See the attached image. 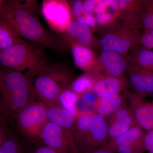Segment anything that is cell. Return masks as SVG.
Instances as JSON below:
<instances>
[{
  "mask_svg": "<svg viewBox=\"0 0 153 153\" xmlns=\"http://www.w3.org/2000/svg\"><path fill=\"white\" fill-rule=\"evenodd\" d=\"M129 85L134 93L145 97L153 95V71L138 66L128 57L126 72Z\"/></svg>",
  "mask_w": 153,
  "mask_h": 153,
  "instance_id": "30bf717a",
  "label": "cell"
},
{
  "mask_svg": "<svg viewBox=\"0 0 153 153\" xmlns=\"http://www.w3.org/2000/svg\"><path fill=\"white\" fill-rule=\"evenodd\" d=\"M96 79L93 92L97 97H105L126 91L129 87L125 76H115L100 74Z\"/></svg>",
  "mask_w": 153,
  "mask_h": 153,
  "instance_id": "9a60e30c",
  "label": "cell"
},
{
  "mask_svg": "<svg viewBox=\"0 0 153 153\" xmlns=\"http://www.w3.org/2000/svg\"><path fill=\"white\" fill-rule=\"evenodd\" d=\"M148 31H149V33H150L151 34H152V36H153V30H148Z\"/></svg>",
  "mask_w": 153,
  "mask_h": 153,
  "instance_id": "d590c367",
  "label": "cell"
},
{
  "mask_svg": "<svg viewBox=\"0 0 153 153\" xmlns=\"http://www.w3.org/2000/svg\"><path fill=\"white\" fill-rule=\"evenodd\" d=\"M124 94H117L105 97H97L95 105L96 112L103 117H111L126 103Z\"/></svg>",
  "mask_w": 153,
  "mask_h": 153,
  "instance_id": "ffe728a7",
  "label": "cell"
},
{
  "mask_svg": "<svg viewBox=\"0 0 153 153\" xmlns=\"http://www.w3.org/2000/svg\"><path fill=\"white\" fill-rule=\"evenodd\" d=\"M139 27L144 30H153V0L144 1Z\"/></svg>",
  "mask_w": 153,
  "mask_h": 153,
  "instance_id": "83f0119b",
  "label": "cell"
},
{
  "mask_svg": "<svg viewBox=\"0 0 153 153\" xmlns=\"http://www.w3.org/2000/svg\"><path fill=\"white\" fill-rule=\"evenodd\" d=\"M43 53L27 42L17 44L0 52L1 67L31 79L49 64Z\"/></svg>",
  "mask_w": 153,
  "mask_h": 153,
  "instance_id": "277c9868",
  "label": "cell"
},
{
  "mask_svg": "<svg viewBox=\"0 0 153 153\" xmlns=\"http://www.w3.org/2000/svg\"><path fill=\"white\" fill-rule=\"evenodd\" d=\"M93 112V111H79L78 115L76 117V123L74 133V142L76 151V149L82 142L89 130L91 115Z\"/></svg>",
  "mask_w": 153,
  "mask_h": 153,
  "instance_id": "603a6c76",
  "label": "cell"
},
{
  "mask_svg": "<svg viewBox=\"0 0 153 153\" xmlns=\"http://www.w3.org/2000/svg\"><path fill=\"white\" fill-rule=\"evenodd\" d=\"M144 142L146 152L148 153H153V130L146 132Z\"/></svg>",
  "mask_w": 153,
  "mask_h": 153,
  "instance_id": "d6a6232c",
  "label": "cell"
},
{
  "mask_svg": "<svg viewBox=\"0 0 153 153\" xmlns=\"http://www.w3.org/2000/svg\"><path fill=\"white\" fill-rule=\"evenodd\" d=\"M87 153H114V152L105 145L104 146L95 149Z\"/></svg>",
  "mask_w": 153,
  "mask_h": 153,
  "instance_id": "e575fe53",
  "label": "cell"
},
{
  "mask_svg": "<svg viewBox=\"0 0 153 153\" xmlns=\"http://www.w3.org/2000/svg\"><path fill=\"white\" fill-rule=\"evenodd\" d=\"M140 29L138 25L122 23L102 36L99 46L102 51H113L128 57V52L141 45Z\"/></svg>",
  "mask_w": 153,
  "mask_h": 153,
  "instance_id": "8992f818",
  "label": "cell"
},
{
  "mask_svg": "<svg viewBox=\"0 0 153 153\" xmlns=\"http://www.w3.org/2000/svg\"><path fill=\"white\" fill-rule=\"evenodd\" d=\"M41 146H46L57 153H77L74 143L63 130L49 121L41 131Z\"/></svg>",
  "mask_w": 153,
  "mask_h": 153,
  "instance_id": "9c48e42d",
  "label": "cell"
},
{
  "mask_svg": "<svg viewBox=\"0 0 153 153\" xmlns=\"http://www.w3.org/2000/svg\"><path fill=\"white\" fill-rule=\"evenodd\" d=\"M108 123L105 118L93 111L90 127L86 135L76 149L77 153H87L104 146L108 143Z\"/></svg>",
  "mask_w": 153,
  "mask_h": 153,
  "instance_id": "ba28073f",
  "label": "cell"
},
{
  "mask_svg": "<svg viewBox=\"0 0 153 153\" xmlns=\"http://www.w3.org/2000/svg\"><path fill=\"white\" fill-rule=\"evenodd\" d=\"M118 3L121 23L139 26L144 1L118 0Z\"/></svg>",
  "mask_w": 153,
  "mask_h": 153,
  "instance_id": "d6986e66",
  "label": "cell"
},
{
  "mask_svg": "<svg viewBox=\"0 0 153 153\" xmlns=\"http://www.w3.org/2000/svg\"><path fill=\"white\" fill-rule=\"evenodd\" d=\"M144 98L132 93L127 101L137 125L147 132L153 130V100L146 101Z\"/></svg>",
  "mask_w": 153,
  "mask_h": 153,
  "instance_id": "8fae6325",
  "label": "cell"
},
{
  "mask_svg": "<svg viewBox=\"0 0 153 153\" xmlns=\"http://www.w3.org/2000/svg\"><path fill=\"white\" fill-rule=\"evenodd\" d=\"M29 79L38 100L47 107L59 105L58 97L63 90L69 88L74 80L66 66L50 64Z\"/></svg>",
  "mask_w": 153,
  "mask_h": 153,
  "instance_id": "3957f363",
  "label": "cell"
},
{
  "mask_svg": "<svg viewBox=\"0 0 153 153\" xmlns=\"http://www.w3.org/2000/svg\"><path fill=\"white\" fill-rule=\"evenodd\" d=\"M102 1L103 0H85L82 1L85 10L95 16L100 10Z\"/></svg>",
  "mask_w": 153,
  "mask_h": 153,
  "instance_id": "4dcf8cb0",
  "label": "cell"
},
{
  "mask_svg": "<svg viewBox=\"0 0 153 153\" xmlns=\"http://www.w3.org/2000/svg\"><path fill=\"white\" fill-rule=\"evenodd\" d=\"M30 153H57L45 146H37L35 149H32Z\"/></svg>",
  "mask_w": 153,
  "mask_h": 153,
  "instance_id": "836d02e7",
  "label": "cell"
},
{
  "mask_svg": "<svg viewBox=\"0 0 153 153\" xmlns=\"http://www.w3.org/2000/svg\"><path fill=\"white\" fill-rule=\"evenodd\" d=\"M26 141L18 133L8 128L7 138L0 144V153H30L32 149L28 148Z\"/></svg>",
  "mask_w": 153,
  "mask_h": 153,
  "instance_id": "44dd1931",
  "label": "cell"
},
{
  "mask_svg": "<svg viewBox=\"0 0 153 153\" xmlns=\"http://www.w3.org/2000/svg\"><path fill=\"white\" fill-rule=\"evenodd\" d=\"M145 137V136H144ZM117 153H143L146 152L144 137L127 144L119 146L113 150Z\"/></svg>",
  "mask_w": 153,
  "mask_h": 153,
  "instance_id": "f1b7e54d",
  "label": "cell"
},
{
  "mask_svg": "<svg viewBox=\"0 0 153 153\" xmlns=\"http://www.w3.org/2000/svg\"><path fill=\"white\" fill-rule=\"evenodd\" d=\"M103 74L115 76H125L128 66V57L113 51H102L99 56Z\"/></svg>",
  "mask_w": 153,
  "mask_h": 153,
  "instance_id": "2e32d148",
  "label": "cell"
},
{
  "mask_svg": "<svg viewBox=\"0 0 153 153\" xmlns=\"http://www.w3.org/2000/svg\"><path fill=\"white\" fill-rule=\"evenodd\" d=\"M137 126L132 113L126 103L110 117L108 123V141L120 136Z\"/></svg>",
  "mask_w": 153,
  "mask_h": 153,
  "instance_id": "5bb4252c",
  "label": "cell"
},
{
  "mask_svg": "<svg viewBox=\"0 0 153 153\" xmlns=\"http://www.w3.org/2000/svg\"><path fill=\"white\" fill-rule=\"evenodd\" d=\"M38 10L36 1H1L0 19L10 25L23 40L37 49L64 51L66 49L61 41L41 24Z\"/></svg>",
  "mask_w": 153,
  "mask_h": 153,
  "instance_id": "6da1fadb",
  "label": "cell"
},
{
  "mask_svg": "<svg viewBox=\"0 0 153 153\" xmlns=\"http://www.w3.org/2000/svg\"><path fill=\"white\" fill-rule=\"evenodd\" d=\"M68 47L71 48L73 61L76 67L85 73L97 75L102 73L99 56L96 55L89 47L77 44H73Z\"/></svg>",
  "mask_w": 153,
  "mask_h": 153,
  "instance_id": "7c38bea8",
  "label": "cell"
},
{
  "mask_svg": "<svg viewBox=\"0 0 153 153\" xmlns=\"http://www.w3.org/2000/svg\"><path fill=\"white\" fill-rule=\"evenodd\" d=\"M96 79V75L85 72L74 79L69 88L79 96L83 95L87 92L93 91Z\"/></svg>",
  "mask_w": 153,
  "mask_h": 153,
  "instance_id": "484cf974",
  "label": "cell"
},
{
  "mask_svg": "<svg viewBox=\"0 0 153 153\" xmlns=\"http://www.w3.org/2000/svg\"><path fill=\"white\" fill-rule=\"evenodd\" d=\"M96 28L102 36L121 24L118 1L108 0L106 7L95 16Z\"/></svg>",
  "mask_w": 153,
  "mask_h": 153,
  "instance_id": "e0dca14e",
  "label": "cell"
},
{
  "mask_svg": "<svg viewBox=\"0 0 153 153\" xmlns=\"http://www.w3.org/2000/svg\"><path fill=\"white\" fill-rule=\"evenodd\" d=\"M146 133L139 126H135L120 136L109 140L106 146L113 151L119 146L127 144L142 138L144 137Z\"/></svg>",
  "mask_w": 153,
  "mask_h": 153,
  "instance_id": "cb8c5ba5",
  "label": "cell"
},
{
  "mask_svg": "<svg viewBox=\"0 0 153 153\" xmlns=\"http://www.w3.org/2000/svg\"><path fill=\"white\" fill-rule=\"evenodd\" d=\"M141 45L149 50L153 49V36L147 30H144L141 33Z\"/></svg>",
  "mask_w": 153,
  "mask_h": 153,
  "instance_id": "1f68e13d",
  "label": "cell"
},
{
  "mask_svg": "<svg viewBox=\"0 0 153 153\" xmlns=\"http://www.w3.org/2000/svg\"><path fill=\"white\" fill-rule=\"evenodd\" d=\"M133 61L142 68L153 71V51L139 46L131 52L128 56Z\"/></svg>",
  "mask_w": 153,
  "mask_h": 153,
  "instance_id": "d4e9b609",
  "label": "cell"
},
{
  "mask_svg": "<svg viewBox=\"0 0 153 153\" xmlns=\"http://www.w3.org/2000/svg\"><path fill=\"white\" fill-rule=\"evenodd\" d=\"M37 100L30 79L17 71L1 67L0 123L13 120L20 111Z\"/></svg>",
  "mask_w": 153,
  "mask_h": 153,
  "instance_id": "7a4b0ae2",
  "label": "cell"
},
{
  "mask_svg": "<svg viewBox=\"0 0 153 153\" xmlns=\"http://www.w3.org/2000/svg\"><path fill=\"white\" fill-rule=\"evenodd\" d=\"M61 34L63 36L61 41L65 47L77 44L91 48L96 43L93 31L90 27L74 20L68 25L66 31Z\"/></svg>",
  "mask_w": 153,
  "mask_h": 153,
  "instance_id": "4fadbf2b",
  "label": "cell"
},
{
  "mask_svg": "<svg viewBox=\"0 0 153 153\" xmlns=\"http://www.w3.org/2000/svg\"><path fill=\"white\" fill-rule=\"evenodd\" d=\"M69 3L71 6L74 21L85 16L89 13L84 9L82 1L76 0L69 2Z\"/></svg>",
  "mask_w": 153,
  "mask_h": 153,
  "instance_id": "f546056e",
  "label": "cell"
},
{
  "mask_svg": "<svg viewBox=\"0 0 153 153\" xmlns=\"http://www.w3.org/2000/svg\"><path fill=\"white\" fill-rule=\"evenodd\" d=\"M41 12L49 27L57 33L62 34L73 21L71 6L65 0H45Z\"/></svg>",
  "mask_w": 153,
  "mask_h": 153,
  "instance_id": "52a82bcc",
  "label": "cell"
},
{
  "mask_svg": "<svg viewBox=\"0 0 153 153\" xmlns=\"http://www.w3.org/2000/svg\"><path fill=\"white\" fill-rule=\"evenodd\" d=\"M26 42L10 25L0 19V52Z\"/></svg>",
  "mask_w": 153,
  "mask_h": 153,
  "instance_id": "7402d4cb",
  "label": "cell"
},
{
  "mask_svg": "<svg viewBox=\"0 0 153 153\" xmlns=\"http://www.w3.org/2000/svg\"><path fill=\"white\" fill-rule=\"evenodd\" d=\"M47 106L40 100L32 102L16 115L15 120L17 132L29 143L41 146V135L48 121Z\"/></svg>",
  "mask_w": 153,
  "mask_h": 153,
  "instance_id": "5b68a950",
  "label": "cell"
},
{
  "mask_svg": "<svg viewBox=\"0 0 153 153\" xmlns=\"http://www.w3.org/2000/svg\"><path fill=\"white\" fill-rule=\"evenodd\" d=\"M80 97V96L76 94L70 88H67L63 90L58 97V104L59 106L76 117L79 112L77 103Z\"/></svg>",
  "mask_w": 153,
  "mask_h": 153,
  "instance_id": "4316f807",
  "label": "cell"
},
{
  "mask_svg": "<svg viewBox=\"0 0 153 153\" xmlns=\"http://www.w3.org/2000/svg\"><path fill=\"white\" fill-rule=\"evenodd\" d=\"M47 115L48 120L61 128L74 143L76 117L59 105L47 107Z\"/></svg>",
  "mask_w": 153,
  "mask_h": 153,
  "instance_id": "ac0fdd59",
  "label": "cell"
}]
</instances>
